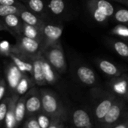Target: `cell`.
<instances>
[{
    "instance_id": "e575fe53",
    "label": "cell",
    "mask_w": 128,
    "mask_h": 128,
    "mask_svg": "<svg viewBox=\"0 0 128 128\" xmlns=\"http://www.w3.org/2000/svg\"><path fill=\"white\" fill-rule=\"evenodd\" d=\"M6 80L0 79V101L2 100L6 94Z\"/></svg>"
},
{
    "instance_id": "9c48e42d",
    "label": "cell",
    "mask_w": 128,
    "mask_h": 128,
    "mask_svg": "<svg viewBox=\"0 0 128 128\" xmlns=\"http://www.w3.org/2000/svg\"><path fill=\"white\" fill-rule=\"evenodd\" d=\"M8 57L23 73H29L31 76L32 75L33 64L31 58L14 52H11Z\"/></svg>"
},
{
    "instance_id": "2e32d148",
    "label": "cell",
    "mask_w": 128,
    "mask_h": 128,
    "mask_svg": "<svg viewBox=\"0 0 128 128\" xmlns=\"http://www.w3.org/2000/svg\"><path fill=\"white\" fill-rule=\"evenodd\" d=\"M41 62H42V68H43V73L45 76V81L47 84H54L57 81V72L48 62V61L45 58V56L41 54Z\"/></svg>"
},
{
    "instance_id": "8fae6325",
    "label": "cell",
    "mask_w": 128,
    "mask_h": 128,
    "mask_svg": "<svg viewBox=\"0 0 128 128\" xmlns=\"http://www.w3.org/2000/svg\"><path fill=\"white\" fill-rule=\"evenodd\" d=\"M72 124L76 128H92L94 127L90 116L82 109H78L74 111L72 115Z\"/></svg>"
},
{
    "instance_id": "d6986e66",
    "label": "cell",
    "mask_w": 128,
    "mask_h": 128,
    "mask_svg": "<svg viewBox=\"0 0 128 128\" xmlns=\"http://www.w3.org/2000/svg\"><path fill=\"white\" fill-rule=\"evenodd\" d=\"M26 94L20 96L17 100L16 109H15V118L17 127L20 126L24 120V118L26 115Z\"/></svg>"
},
{
    "instance_id": "83f0119b",
    "label": "cell",
    "mask_w": 128,
    "mask_h": 128,
    "mask_svg": "<svg viewBox=\"0 0 128 128\" xmlns=\"http://www.w3.org/2000/svg\"><path fill=\"white\" fill-rule=\"evenodd\" d=\"M113 47L115 52L121 56L127 58L128 57V46L122 41H115L113 44Z\"/></svg>"
},
{
    "instance_id": "4316f807",
    "label": "cell",
    "mask_w": 128,
    "mask_h": 128,
    "mask_svg": "<svg viewBox=\"0 0 128 128\" xmlns=\"http://www.w3.org/2000/svg\"><path fill=\"white\" fill-rule=\"evenodd\" d=\"M11 52L17 53L15 45H11L7 40L0 41V55L8 57Z\"/></svg>"
},
{
    "instance_id": "52a82bcc",
    "label": "cell",
    "mask_w": 128,
    "mask_h": 128,
    "mask_svg": "<svg viewBox=\"0 0 128 128\" xmlns=\"http://www.w3.org/2000/svg\"><path fill=\"white\" fill-rule=\"evenodd\" d=\"M5 73L8 87L11 94L14 92L18 82L25 73H23L13 62L6 64Z\"/></svg>"
},
{
    "instance_id": "d590c367",
    "label": "cell",
    "mask_w": 128,
    "mask_h": 128,
    "mask_svg": "<svg viewBox=\"0 0 128 128\" xmlns=\"http://www.w3.org/2000/svg\"><path fill=\"white\" fill-rule=\"evenodd\" d=\"M0 4L5 5H17L19 7L24 8L22 4H20L17 0H0Z\"/></svg>"
},
{
    "instance_id": "8d00e7d4",
    "label": "cell",
    "mask_w": 128,
    "mask_h": 128,
    "mask_svg": "<svg viewBox=\"0 0 128 128\" xmlns=\"http://www.w3.org/2000/svg\"><path fill=\"white\" fill-rule=\"evenodd\" d=\"M1 31H7V32H10L8 28L5 25L4 22H0V32Z\"/></svg>"
},
{
    "instance_id": "836d02e7",
    "label": "cell",
    "mask_w": 128,
    "mask_h": 128,
    "mask_svg": "<svg viewBox=\"0 0 128 128\" xmlns=\"http://www.w3.org/2000/svg\"><path fill=\"white\" fill-rule=\"evenodd\" d=\"M128 127V110H126L118 123L113 128H127Z\"/></svg>"
},
{
    "instance_id": "f35d334b",
    "label": "cell",
    "mask_w": 128,
    "mask_h": 128,
    "mask_svg": "<svg viewBox=\"0 0 128 128\" xmlns=\"http://www.w3.org/2000/svg\"><path fill=\"white\" fill-rule=\"evenodd\" d=\"M127 98H128V80H127Z\"/></svg>"
},
{
    "instance_id": "603a6c76",
    "label": "cell",
    "mask_w": 128,
    "mask_h": 128,
    "mask_svg": "<svg viewBox=\"0 0 128 128\" xmlns=\"http://www.w3.org/2000/svg\"><path fill=\"white\" fill-rule=\"evenodd\" d=\"M88 9L92 15V16L94 17V19L97 22H105L107 20L108 16L106 15H105L99 8H97L95 5H94L93 4L88 2Z\"/></svg>"
},
{
    "instance_id": "f1b7e54d",
    "label": "cell",
    "mask_w": 128,
    "mask_h": 128,
    "mask_svg": "<svg viewBox=\"0 0 128 128\" xmlns=\"http://www.w3.org/2000/svg\"><path fill=\"white\" fill-rule=\"evenodd\" d=\"M36 116H37V119H38V124L40 125V128H49L51 124L52 118L48 115H47L46 113H45L44 112L41 111Z\"/></svg>"
},
{
    "instance_id": "8992f818",
    "label": "cell",
    "mask_w": 128,
    "mask_h": 128,
    "mask_svg": "<svg viewBox=\"0 0 128 128\" xmlns=\"http://www.w3.org/2000/svg\"><path fill=\"white\" fill-rule=\"evenodd\" d=\"M63 28L61 26L45 23L41 28V32L44 40L43 50L51 44L60 42V38L63 34ZM43 51V50H42Z\"/></svg>"
},
{
    "instance_id": "e0dca14e",
    "label": "cell",
    "mask_w": 128,
    "mask_h": 128,
    "mask_svg": "<svg viewBox=\"0 0 128 128\" xmlns=\"http://www.w3.org/2000/svg\"><path fill=\"white\" fill-rule=\"evenodd\" d=\"M34 83H35V82H34L32 77L30 78L29 76H28L26 73H25L23 74V76H22V78L20 79V82H18L14 93L17 94L20 97L23 96V95L26 94L34 86Z\"/></svg>"
},
{
    "instance_id": "ba28073f",
    "label": "cell",
    "mask_w": 128,
    "mask_h": 128,
    "mask_svg": "<svg viewBox=\"0 0 128 128\" xmlns=\"http://www.w3.org/2000/svg\"><path fill=\"white\" fill-rule=\"evenodd\" d=\"M116 98H117L114 94L108 93L97 104L94 109V118L98 123H100L106 116Z\"/></svg>"
},
{
    "instance_id": "7a4b0ae2",
    "label": "cell",
    "mask_w": 128,
    "mask_h": 128,
    "mask_svg": "<svg viewBox=\"0 0 128 128\" xmlns=\"http://www.w3.org/2000/svg\"><path fill=\"white\" fill-rule=\"evenodd\" d=\"M41 54L59 74H63L66 71V62L60 42L48 46L43 50Z\"/></svg>"
},
{
    "instance_id": "f546056e",
    "label": "cell",
    "mask_w": 128,
    "mask_h": 128,
    "mask_svg": "<svg viewBox=\"0 0 128 128\" xmlns=\"http://www.w3.org/2000/svg\"><path fill=\"white\" fill-rule=\"evenodd\" d=\"M9 101L10 97L5 98L2 100L0 101V125H2L3 122H5V119L8 109Z\"/></svg>"
},
{
    "instance_id": "5b68a950",
    "label": "cell",
    "mask_w": 128,
    "mask_h": 128,
    "mask_svg": "<svg viewBox=\"0 0 128 128\" xmlns=\"http://www.w3.org/2000/svg\"><path fill=\"white\" fill-rule=\"evenodd\" d=\"M26 94V110L27 117L37 116L42 111L40 91L33 86Z\"/></svg>"
},
{
    "instance_id": "7402d4cb",
    "label": "cell",
    "mask_w": 128,
    "mask_h": 128,
    "mask_svg": "<svg viewBox=\"0 0 128 128\" xmlns=\"http://www.w3.org/2000/svg\"><path fill=\"white\" fill-rule=\"evenodd\" d=\"M48 8L54 15L60 16L64 12L66 9V4L63 0H50L48 3Z\"/></svg>"
},
{
    "instance_id": "5bb4252c",
    "label": "cell",
    "mask_w": 128,
    "mask_h": 128,
    "mask_svg": "<svg viewBox=\"0 0 128 128\" xmlns=\"http://www.w3.org/2000/svg\"><path fill=\"white\" fill-rule=\"evenodd\" d=\"M80 82L87 86H93L96 82V75L94 70L86 65H80L76 70Z\"/></svg>"
},
{
    "instance_id": "7c38bea8",
    "label": "cell",
    "mask_w": 128,
    "mask_h": 128,
    "mask_svg": "<svg viewBox=\"0 0 128 128\" xmlns=\"http://www.w3.org/2000/svg\"><path fill=\"white\" fill-rule=\"evenodd\" d=\"M19 98L20 96H18L14 93L11 94L10 96L8 109L4 122V126L6 128H14L17 127L16 118H15V109Z\"/></svg>"
},
{
    "instance_id": "484cf974",
    "label": "cell",
    "mask_w": 128,
    "mask_h": 128,
    "mask_svg": "<svg viewBox=\"0 0 128 128\" xmlns=\"http://www.w3.org/2000/svg\"><path fill=\"white\" fill-rule=\"evenodd\" d=\"M113 89L114 91L121 95H126L127 93V80L124 79L115 80L113 83Z\"/></svg>"
},
{
    "instance_id": "74e56055",
    "label": "cell",
    "mask_w": 128,
    "mask_h": 128,
    "mask_svg": "<svg viewBox=\"0 0 128 128\" xmlns=\"http://www.w3.org/2000/svg\"><path fill=\"white\" fill-rule=\"evenodd\" d=\"M121 2H122L123 3H126L127 4H128V0H122Z\"/></svg>"
},
{
    "instance_id": "9a60e30c",
    "label": "cell",
    "mask_w": 128,
    "mask_h": 128,
    "mask_svg": "<svg viewBox=\"0 0 128 128\" xmlns=\"http://www.w3.org/2000/svg\"><path fill=\"white\" fill-rule=\"evenodd\" d=\"M18 15L20 16V17L23 22H24L27 24L36 26L41 29L45 24V22H43V20H41L38 16H36L34 14V12H31V11L26 10L25 8L20 10V12L19 13Z\"/></svg>"
},
{
    "instance_id": "d6a6232c",
    "label": "cell",
    "mask_w": 128,
    "mask_h": 128,
    "mask_svg": "<svg viewBox=\"0 0 128 128\" xmlns=\"http://www.w3.org/2000/svg\"><path fill=\"white\" fill-rule=\"evenodd\" d=\"M113 33L115 34H118L121 37H124L128 38V27L123 26V25H119L116 26L113 29Z\"/></svg>"
},
{
    "instance_id": "ffe728a7",
    "label": "cell",
    "mask_w": 128,
    "mask_h": 128,
    "mask_svg": "<svg viewBox=\"0 0 128 128\" xmlns=\"http://www.w3.org/2000/svg\"><path fill=\"white\" fill-rule=\"evenodd\" d=\"M98 65H99L100 69L104 74L109 76H118L121 74V71L118 69V68L109 61L104 60V59L100 60L98 62Z\"/></svg>"
},
{
    "instance_id": "3957f363",
    "label": "cell",
    "mask_w": 128,
    "mask_h": 128,
    "mask_svg": "<svg viewBox=\"0 0 128 128\" xmlns=\"http://www.w3.org/2000/svg\"><path fill=\"white\" fill-rule=\"evenodd\" d=\"M16 39L17 43L15 46L18 54L32 58L42 52L43 44L39 40L26 37L23 34L17 36Z\"/></svg>"
},
{
    "instance_id": "ab89813d",
    "label": "cell",
    "mask_w": 128,
    "mask_h": 128,
    "mask_svg": "<svg viewBox=\"0 0 128 128\" xmlns=\"http://www.w3.org/2000/svg\"><path fill=\"white\" fill-rule=\"evenodd\" d=\"M0 72H1V68H0Z\"/></svg>"
},
{
    "instance_id": "d4e9b609",
    "label": "cell",
    "mask_w": 128,
    "mask_h": 128,
    "mask_svg": "<svg viewBox=\"0 0 128 128\" xmlns=\"http://www.w3.org/2000/svg\"><path fill=\"white\" fill-rule=\"evenodd\" d=\"M27 5L32 12L36 14H42L45 9L43 0H28Z\"/></svg>"
},
{
    "instance_id": "cb8c5ba5",
    "label": "cell",
    "mask_w": 128,
    "mask_h": 128,
    "mask_svg": "<svg viewBox=\"0 0 128 128\" xmlns=\"http://www.w3.org/2000/svg\"><path fill=\"white\" fill-rule=\"evenodd\" d=\"M24 8L17 5L0 4V16L4 17L9 14H19L20 10Z\"/></svg>"
},
{
    "instance_id": "60d3db41",
    "label": "cell",
    "mask_w": 128,
    "mask_h": 128,
    "mask_svg": "<svg viewBox=\"0 0 128 128\" xmlns=\"http://www.w3.org/2000/svg\"><path fill=\"white\" fill-rule=\"evenodd\" d=\"M127 128H128V127H127Z\"/></svg>"
},
{
    "instance_id": "ac0fdd59",
    "label": "cell",
    "mask_w": 128,
    "mask_h": 128,
    "mask_svg": "<svg viewBox=\"0 0 128 128\" xmlns=\"http://www.w3.org/2000/svg\"><path fill=\"white\" fill-rule=\"evenodd\" d=\"M22 34L26 36V37H28V38L39 40L40 42H41L43 44V46H44L43 35H42V32H41V28L23 22Z\"/></svg>"
},
{
    "instance_id": "44dd1931",
    "label": "cell",
    "mask_w": 128,
    "mask_h": 128,
    "mask_svg": "<svg viewBox=\"0 0 128 128\" xmlns=\"http://www.w3.org/2000/svg\"><path fill=\"white\" fill-rule=\"evenodd\" d=\"M88 2L95 5L108 17L113 16L115 14L113 5L107 0H90Z\"/></svg>"
},
{
    "instance_id": "4fadbf2b",
    "label": "cell",
    "mask_w": 128,
    "mask_h": 128,
    "mask_svg": "<svg viewBox=\"0 0 128 128\" xmlns=\"http://www.w3.org/2000/svg\"><path fill=\"white\" fill-rule=\"evenodd\" d=\"M32 64H33V73L32 77L35 82V84L38 86H43L47 84L44 73H43V68H42V62H41V53L38 54V56L32 58Z\"/></svg>"
},
{
    "instance_id": "6da1fadb",
    "label": "cell",
    "mask_w": 128,
    "mask_h": 128,
    "mask_svg": "<svg viewBox=\"0 0 128 128\" xmlns=\"http://www.w3.org/2000/svg\"><path fill=\"white\" fill-rule=\"evenodd\" d=\"M40 94L42 112L48 115L52 119H60L65 122L66 111L56 94L48 89H41Z\"/></svg>"
},
{
    "instance_id": "30bf717a",
    "label": "cell",
    "mask_w": 128,
    "mask_h": 128,
    "mask_svg": "<svg viewBox=\"0 0 128 128\" xmlns=\"http://www.w3.org/2000/svg\"><path fill=\"white\" fill-rule=\"evenodd\" d=\"M3 22L8 28L10 33L15 38L22 34L23 21L18 14H9L4 16Z\"/></svg>"
},
{
    "instance_id": "4dcf8cb0",
    "label": "cell",
    "mask_w": 128,
    "mask_h": 128,
    "mask_svg": "<svg viewBox=\"0 0 128 128\" xmlns=\"http://www.w3.org/2000/svg\"><path fill=\"white\" fill-rule=\"evenodd\" d=\"M114 18L119 22L127 23L128 22V10L119 9L114 14Z\"/></svg>"
},
{
    "instance_id": "1f68e13d",
    "label": "cell",
    "mask_w": 128,
    "mask_h": 128,
    "mask_svg": "<svg viewBox=\"0 0 128 128\" xmlns=\"http://www.w3.org/2000/svg\"><path fill=\"white\" fill-rule=\"evenodd\" d=\"M23 127L24 128H41L36 116H29L28 118L24 122Z\"/></svg>"
},
{
    "instance_id": "277c9868",
    "label": "cell",
    "mask_w": 128,
    "mask_h": 128,
    "mask_svg": "<svg viewBox=\"0 0 128 128\" xmlns=\"http://www.w3.org/2000/svg\"><path fill=\"white\" fill-rule=\"evenodd\" d=\"M126 110L125 102L120 98H116L106 116L99 123L100 126L102 128H113Z\"/></svg>"
}]
</instances>
